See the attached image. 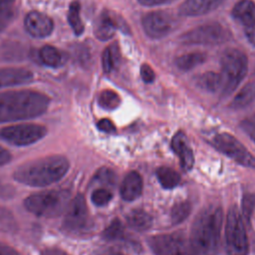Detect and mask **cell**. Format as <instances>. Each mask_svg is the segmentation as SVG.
<instances>
[{
    "instance_id": "13",
    "label": "cell",
    "mask_w": 255,
    "mask_h": 255,
    "mask_svg": "<svg viewBox=\"0 0 255 255\" xmlns=\"http://www.w3.org/2000/svg\"><path fill=\"white\" fill-rule=\"evenodd\" d=\"M24 26L26 31L36 38L49 36L54 28L52 19L39 11H32L28 13L25 17Z\"/></svg>"
},
{
    "instance_id": "4",
    "label": "cell",
    "mask_w": 255,
    "mask_h": 255,
    "mask_svg": "<svg viewBox=\"0 0 255 255\" xmlns=\"http://www.w3.org/2000/svg\"><path fill=\"white\" fill-rule=\"evenodd\" d=\"M221 91L228 96L239 86L248 71L247 56L240 50L230 48L223 52L221 59Z\"/></svg>"
},
{
    "instance_id": "44",
    "label": "cell",
    "mask_w": 255,
    "mask_h": 255,
    "mask_svg": "<svg viewBox=\"0 0 255 255\" xmlns=\"http://www.w3.org/2000/svg\"><path fill=\"white\" fill-rule=\"evenodd\" d=\"M105 255H123L121 253H109V254H105Z\"/></svg>"
},
{
    "instance_id": "9",
    "label": "cell",
    "mask_w": 255,
    "mask_h": 255,
    "mask_svg": "<svg viewBox=\"0 0 255 255\" xmlns=\"http://www.w3.org/2000/svg\"><path fill=\"white\" fill-rule=\"evenodd\" d=\"M212 144L237 163L246 167H255V156L233 135L227 132L219 133L213 137Z\"/></svg>"
},
{
    "instance_id": "42",
    "label": "cell",
    "mask_w": 255,
    "mask_h": 255,
    "mask_svg": "<svg viewBox=\"0 0 255 255\" xmlns=\"http://www.w3.org/2000/svg\"><path fill=\"white\" fill-rule=\"evenodd\" d=\"M10 158H11V155L9 151L0 145V166L7 163L10 160Z\"/></svg>"
},
{
    "instance_id": "8",
    "label": "cell",
    "mask_w": 255,
    "mask_h": 255,
    "mask_svg": "<svg viewBox=\"0 0 255 255\" xmlns=\"http://www.w3.org/2000/svg\"><path fill=\"white\" fill-rule=\"evenodd\" d=\"M148 245L155 255H194L189 239L179 232L150 237Z\"/></svg>"
},
{
    "instance_id": "15",
    "label": "cell",
    "mask_w": 255,
    "mask_h": 255,
    "mask_svg": "<svg viewBox=\"0 0 255 255\" xmlns=\"http://www.w3.org/2000/svg\"><path fill=\"white\" fill-rule=\"evenodd\" d=\"M224 0H185L179 6L181 16H200L215 10Z\"/></svg>"
},
{
    "instance_id": "22",
    "label": "cell",
    "mask_w": 255,
    "mask_h": 255,
    "mask_svg": "<svg viewBox=\"0 0 255 255\" xmlns=\"http://www.w3.org/2000/svg\"><path fill=\"white\" fill-rule=\"evenodd\" d=\"M121 51L118 43L114 42L109 45L103 52L102 64L105 73H111L120 63Z\"/></svg>"
},
{
    "instance_id": "40",
    "label": "cell",
    "mask_w": 255,
    "mask_h": 255,
    "mask_svg": "<svg viewBox=\"0 0 255 255\" xmlns=\"http://www.w3.org/2000/svg\"><path fill=\"white\" fill-rule=\"evenodd\" d=\"M41 255H69L66 251L56 248V247H50L46 248L41 252Z\"/></svg>"
},
{
    "instance_id": "30",
    "label": "cell",
    "mask_w": 255,
    "mask_h": 255,
    "mask_svg": "<svg viewBox=\"0 0 255 255\" xmlns=\"http://www.w3.org/2000/svg\"><path fill=\"white\" fill-rule=\"evenodd\" d=\"M191 211V205L187 201L176 203L170 211V218L174 224L181 223L184 221Z\"/></svg>"
},
{
    "instance_id": "11",
    "label": "cell",
    "mask_w": 255,
    "mask_h": 255,
    "mask_svg": "<svg viewBox=\"0 0 255 255\" xmlns=\"http://www.w3.org/2000/svg\"><path fill=\"white\" fill-rule=\"evenodd\" d=\"M90 226L89 210L83 195L71 199L66 211L63 228L66 232L78 234L86 231Z\"/></svg>"
},
{
    "instance_id": "1",
    "label": "cell",
    "mask_w": 255,
    "mask_h": 255,
    "mask_svg": "<svg viewBox=\"0 0 255 255\" xmlns=\"http://www.w3.org/2000/svg\"><path fill=\"white\" fill-rule=\"evenodd\" d=\"M49 98L39 92L22 90L0 94V123L36 118L44 114Z\"/></svg>"
},
{
    "instance_id": "20",
    "label": "cell",
    "mask_w": 255,
    "mask_h": 255,
    "mask_svg": "<svg viewBox=\"0 0 255 255\" xmlns=\"http://www.w3.org/2000/svg\"><path fill=\"white\" fill-rule=\"evenodd\" d=\"M128 225L135 231H145L152 224L151 216L142 209H132L127 215Z\"/></svg>"
},
{
    "instance_id": "25",
    "label": "cell",
    "mask_w": 255,
    "mask_h": 255,
    "mask_svg": "<svg viewBox=\"0 0 255 255\" xmlns=\"http://www.w3.org/2000/svg\"><path fill=\"white\" fill-rule=\"evenodd\" d=\"M196 84L199 88L207 92H216L221 88L220 74L215 72H206L201 74L196 79Z\"/></svg>"
},
{
    "instance_id": "12",
    "label": "cell",
    "mask_w": 255,
    "mask_h": 255,
    "mask_svg": "<svg viewBox=\"0 0 255 255\" xmlns=\"http://www.w3.org/2000/svg\"><path fill=\"white\" fill-rule=\"evenodd\" d=\"M145 34L152 39H160L168 35L175 27L174 18L163 11H153L145 14L141 19Z\"/></svg>"
},
{
    "instance_id": "26",
    "label": "cell",
    "mask_w": 255,
    "mask_h": 255,
    "mask_svg": "<svg viewBox=\"0 0 255 255\" xmlns=\"http://www.w3.org/2000/svg\"><path fill=\"white\" fill-rule=\"evenodd\" d=\"M156 176L160 185L166 189L175 187L180 181L179 174L174 169L167 166H160L156 170Z\"/></svg>"
},
{
    "instance_id": "16",
    "label": "cell",
    "mask_w": 255,
    "mask_h": 255,
    "mask_svg": "<svg viewBox=\"0 0 255 255\" xmlns=\"http://www.w3.org/2000/svg\"><path fill=\"white\" fill-rule=\"evenodd\" d=\"M122 24L116 15L109 11H104L98 18L95 25V36L101 41H107L111 39L118 28H121Z\"/></svg>"
},
{
    "instance_id": "34",
    "label": "cell",
    "mask_w": 255,
    "mask_h": 255,
    "mask_svg": "<svg viewBox=\"0 0 255 255\" xmlns=\"http://www.w3.org/2000/svg\"><path fill=\"white\" fill-rule=\"evenodd\" d=\"M240 126L248 136L255 142V114L243 120Z\"/></svg>"
},
{
    "instance_id": "24",
    "label": "cell",
    "mask_w": 255,
    "mask_h": 255,
    "mask_svg": "<svg viewBox=\"0 0 255 255\" xmlns=\"http://www.w3.org/2000/svg\"><path fill=\"white\" fill-rule=\"evenodd\" d=\"M206 60V55L202 52H191L179 56L175 60V65L178 69L182 71L191 70L199 65H201Z\"/></svg>"
},
{
    "instance_id": "10",
    "label": "cell",
    "mask_w": 255,
    "mask_h": 255,
    "mask_svg": "<svg viewBox=\"0 0 255 255\" xmlns=\"http://www.w3.org/2000/svg\"><path fill=\"white\" fill-rule=\"evenodd\" d=\"M47 133L45 127L35 124H22L6 127L0 129V138L15 144L28 145L41 139Z\"/></svg>"
},
{
    "instance_id": "21",
    "label": "cell",
    "mask_w": 255,
    "mask_h": 255,
    "mask_svg": "<svg viewBox=\"0 0 255 255\" xmlns=\"http://www.w3.org/2000/svg\"><path fill=\"white\" fill-rule=\"evenodd\" d=\"M255 101V84H246L233 98L230 103V108L233 110H241L249 106Z\"/></svg>"
},
{
    "instance_id": "36",
    "label": "cell",
    "mask_w": 255,
    "mask_h": 255,
    "mask_svg": "<svg viewBox=\"0 0 255 255\" xmlns=\"http://www.w3.org/2000/svg\"><path fill=\"white\" fill-rule=\"evenodd\" d=\"M140 77L144 83H151L155 78V74L148 64H142L140 67Z\"/></svg>"
},
{
    "instance_id": "35",
    "label": "cell",
    "mask_w": 255,
    "mask_h": 255,
    "mask_svg": "<svg viewBox=\"0 0 255 255\" xmlns=\"http://www.w3.org/2000/svg\"><path fill=\"white\" fill-rule=\"evenodd\" d=\"M97 179L105 184H114L116 181V175L113 170L109 168H102L97 173Z\"/></svg>"
},
{
    "instance_id": "23",
    "label": "cell",
    "mask_w": 255,
    "mask_h": 255,
    "mask_svg": "<svg viewBox=\"0 0 255 255\" xmlns=\"http://www.w3.org/2000/svg\"><path fill=\"white\" fill-rule=\"evenodd\" d=\"M39 58L41 62L51 68H58L63 65L64 58L62 53L55 47L46 45L39 52Z\"/></svg>"
},
{
    "instance_id": "38",
    "label": "cell",
    "mask_w": 255,
    "mask_h": 255,
    "mask_svg": "<svg viewBox=\"0 0 255 255\" xmlns=\"http://www.w3.org/2000/svg\"><path fill=\"white\" fill-rule=\"evenodd\" d=\"M13 194L14 189L0 180V198H10L13 196Z\"/></svg>"
},
{
    "instance_id": "29",
    "label": "cell",
    "mask_w": 255,
    "mask_h": 255,
    "mask_svg": "<svg viewBox=\"0 0 255 255\" xmlns=\"http://www.w3.org/2000/svg\"><path fill=\"white\" fill-rule=\"evenodd\" d=\"M16 0H0V31L5 29L13 18Z\"/></svg>"
},
{
    "instance_id": "17",
    "label": "cell",
    "mask_w": 255,
    "mask_h": 255,
    "mask_svg": "<svg viewBox=\"0 0 255 255\" xmlns=\"http://www.w3.org/2000/svg\"><path fill=\"white\" fill-rule=\"evenodd\" d=\"M33 80V73L23 68H1L0 89L30 83Z\"/></svg>"
},
{
    "instance_id": "2",
    "label": "cell",
    "mask_w": 255,
    "mask_h": 255,
    "mask_svg": "<svg viewBox=\"0 0 255 255\" xmlns=\"http://www.w3.org/2000/svg\"><path fill=\"white\" fill-rule=\"evenodd\" d=\"M222 220V209L218 205H208L198 213L188 238L194 255L215 253L220 239Z\"/></svg>"
},
{
    "instance_id": "18",
    "label": "cell",
    "mask_w": 255,
    "mask_h": 255,
    "mask_svg": "<svg viewBox=\"0 0 255 255\" xmlns=\"http://www.w3.org/2000/svg\"><path fill=\"white\" fill-rule=\"evenodd\" d=\"M142 178L136 171L128 172L121 185V195L127 201H132L140 196L142 191Z\"/></svg>"
},
{
    "instance_id": "33",
    "label": "cell",
    "mask_w": 255,
    "mask_h": 255,
    "mask_svg": "<svg viewBox=\"0 0 255 255\" xmlns=\"http://www.w3.org/2000/svg\"><path fill=\"white\" fill-rule=\"evenodd\" d=\"M242 214L246 220H249L254 209H255V195L254 194H245L242 197Z\"/></svg>"
},
{
    "instance_id": "39",
    "label": "cell",
    "mask_w": 255,
    "mask_h": 255,
    "mask_svg": "<svg viewBox=\"0 0 255 255\" xmlns=\"http://www.w3.org/2000/svg\"><path fill=\"white\" fill-rule=\"evenodd\" d=\"M139 4L143 6H157V5H163L170 2H173L175 0H137Z\"/></svg>"
},
{
    "instance_id": "3",
    "label": "cell",
    "mask_w": 255,
    "mask_h": 255,
    "mask_svg": "<svg viewBox=\"0 0 255 255\" xmlns=\"http://www.w3.org/2000/svg\"><path fill=\"white\" fill-rule=\"evenodd\" d=\"M69 169V161L62 155H50L27 161L14 171V178L30 186H46L60 180Z\"/></svg>"
},
{
    "instance_id": "37",
    "label": "cell",
    "mask_w": 255,
    "mask_h": 255,
    "mask_svg": "<svg viewBox=\"0 0 255 255\" xmlns=\"http://www.w3.org/2000/svg\"><path fill=\"white\" fill-rule=\"evenodd\" d=\"M98 128L104 132H115L116 131V127L113 124L112 121L108 119H102L101 121L98 122L97 124Z\"/></svg>"
},
{
    "instance_id": "41",
    "label": "cell",
    "mask_w": 255,
    "mask_h": 255,
    "mask_svg": "<svg viewBox=\"0 0 255 255\" xmlns=\"http://www.w3.org/2000/svg\"><path fill=\"white\" fill-rule=\"evenodd\" d=\"M0 255H21L12 247L0 243Z\"/></svg>"
},
{
    "instance_id": "14",
    "label": "cell",
    "mask_w": 255,
    "mask_h": 255,
    "mask_svg": "<svg viewBox=\"0 0 255 255\" xmlns=\"http://www.w3.org/2000/svg\"><path fill=\"white\" fill-rule=\"evenodd\" d=\"M171 148L178 156L182 168L186 171L190 170L193 166L194 156L188 140L183 132L178 131L174 134L171 139Z\"/></svg>"
},
{
    "instance_id": "6",
    "label": "cell",
    "mask_w": 255,
    "mask_h": 255,
    "mask_svg": "<svg viewBox=\"0 0 255 255\" xmlns=\"http://www.w3.org/2000/svg\"><path fill=\"white\" fill-rule=\"evenodd\" d=\"M225 248L228 255H248L249 242L237 207L229 209L225 224Z\"/></svg>"
},
{
    "instance_id": "27",
    "label": "cell",
    "mask_w": 255,
    "mask_h": 255,
    "mask_svg": "<svg viewBox=\"0 0 255 255\" xmlns=\"http://www.w3.org/2000/svg\"><path fill=\"white\" fill-rule=\"evenodd\" d=\"M81 5L78 1H74L70 4L68 11V22L76 35H81L84 31V24L80 16Z\"/></svg>"
},
{
    "instance_id": "32",
    "label": "cell",
    "mask_w": 255,
    "mask_h": 255,
    "mask_svg": "<svg viewBox=\"0 0 255 255\" xmlns=\"http://www.w3.org/2000/svg\"><path fill=\"white\" fill-rule=\"evenodd\" d=\"M113 195L112 193L106 189V188H99L96 189L93 193H92V201L95 205L97 206H104L106 204H108L111 199H112Z\"/></svg>"
},
{
    "instance_id": "31",
    "label": "cell",
    "mask_w": 255,
    "mask_h": 255,
    "mask_svg": "<svg viewBox=\"0 0 255 255\" xmlns=\"http://www.w3.org/2000/svg\"><path fill=\"white\" fill-rule=\"evenodd\" d=\"M124 226L119 219H114L104 231V237L107 240H119L124 236Z\"/></svg>"
},
{
    "instance_id": "19",
    "label": "cell",
    "mask_w": 255,
    "mask_h": 255,
    "mask_svg": "<svg viewBox=\"0 0 255 255\" xmlns=\"http://www.w3.org/2000/svg\"><path fill=\"white\" fill-rule=\"evenodd\" d=\"M232 16L245 28L255 26V2L252 0H240L233 9Z\"/></svg>"
},
{
    "instance_id": "28",
    "label": "cell",
    "mask_w": 255,
    "mask_h": 255,
    "mask_svg": "<svg viewBox=\"0 0 255 255\" xmlns=\"http://www.w3.org/2000/svg\"><path fill=\"white\" fill-rule=\"evenodd\" d=\"M99 105L105 110H115L121 104L120 96L113 90H104L99 95Z\"/></svg>"
},
{
    "instance_id": "5",
    "label": "cell",
    "mask_w": 255,
    "mask_h": 255,
    "mask_svg": "<svg viewBox=\"0 0 255 255\" xmlns=\"http://www.w3.org/2000/svg\"><path fill=\"white\" fill-rule=\"evenodd\" d=\"M67 190H46L28 196L24 205L26 209L42 217H55L64 213L70 203Z\"/></svg>"
},
{
    "instance_id": "43",
    "label": "cell",
    "mask_w": 255,
    "mask_h": 255,
    "mask_svg": "<svg viewBox=\"0 0 255 255\" xmlns=\"http://www.w3.org/2000/svg\"><path fill=\"white\" fill-rule=\"evenodd\" d=\"M245 35L248 39V41L255 46V26L245 28Z\"/></svg>"
},
{
    "instance_id": "7",
    "label": "cell",
    "mask_w": 255,
    "mask_h": 255,
    "mask_svg": "<svg viewBox=\"0 0 255 255\" xmlns=\"http://www.w3.org/2000/svg\"><path fill=\"white\" fill-rule=\"evenodd\" d=\"M231 33L219 23L197 26L183 33L179 40L185 45H219L229 41Z\"/></svg>"
}]
</instances>
